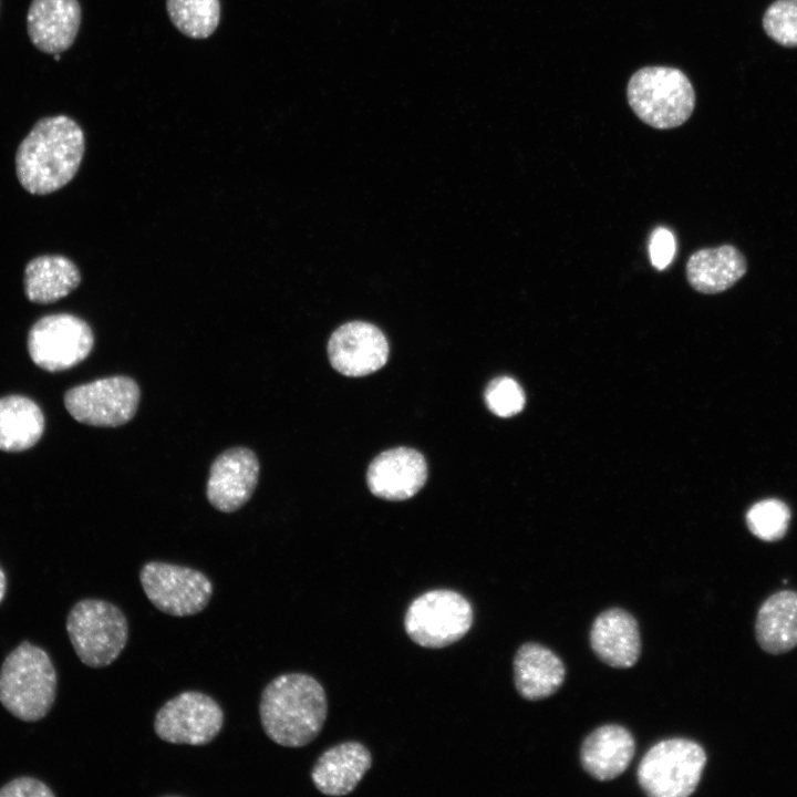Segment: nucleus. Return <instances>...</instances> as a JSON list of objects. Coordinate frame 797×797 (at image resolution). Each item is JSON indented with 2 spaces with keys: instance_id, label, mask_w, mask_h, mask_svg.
<instances>
[{
  "instance_id": "obj_1",
  "label": "nucleus",
  "mask_w": 797,
  "mask_h": 797,
  "mask_svg": "<svg viewBox=\"0 0 797 797\" xmlns=\"http://www.w3.org/2000/svg\"><path fill=\"white\" fill-rule=\"evenodd\" d=\"M85 149L80 125L66 115L39 120L15 154L17 176L34 195H46L65 186L79 170Z\"/></svg>"
},
{
  "instance_id": "obj_2",
  "label": "nucleus",
  "mask_w": 797,
  "mask_h": 797,
  "mask_svg": "<svg viewBox=\"0 0 797 797\" xmlns=\"http://www.w3.org/2000/svg\"><path fill=\"white\" fill-rule=\"evenodd\" d=\"M328 713L323 686L304 673L281 674L263 689L259 702L266 735L283 747H302L321 732Z\"/></svg>"
},
{
  "instance_id": "obj_3",
  "label": "nucleus",
  "mask_w": 797,
  "mask_h": 797,
  "mask_svg": "<svg viewBox=\"0 0 797 797\" xmlns=\"http://www.w3.org/2000/svg\"><path fill=\"white\" fill-rule=\"evenodd\" d=\"M56 683V672L48 653L23 641L2 662L0 703L21 721H39L54 703Z\"/></svg>"
},
{
  "instance_id": "obj_4",
  "label": "nucleus",
  "mask_w": 797,
  "mask_h": 797,
  "mask_svg": "<svg viewBox=\"0 0 797 797\" xmlns=\"http://www.w3.org/2000/svg\"><path fill=\"white\" fill-rule=\"evenodd\" d=\"M628 103L645 124L669 130L681 126L695 107V92L689 77L667 66H645L629 80Z\"/></svg>"
},
{
  "instance_id": "obj_5",
  "label": "nucleus",
  "mask_w": 797,
  "mask_h": 797,
  "mask_svg": "<svg viewBox=\"0 0 797 797\" xmlns=\"http://www.w3.org/2000/svg\"><path fill=\"white\" fill-rule=\"evenodd\" d=\"M66 632L77 658L100 669L113 663L128 640V622L123 611L110 601L83 599L66 618Z\"/></svg>"
},
{
  "instance_id": "obj_6",
  "label": "nucleus",
  "mask_w": 797,
  "mask_h": 797,
  "mask_svg": "<svg viewBox=\"0 0 797 797\" xmlns=\"http://www.w3.org/2000/svg\"><path fill=\"white\" fill-rule=\"evenodd\" d=\"M705 764L706 753L698 743L680 737L664 739L642 757L638 783L651 797H686L695 791Z\"/></svg>"
},
{
  "instance_id": "obj_7",
  "label": "nucleus",
  "mask_w": 797,
  "mask_h": 797,
  "mask_svg": "<svg viewBox=\"0 0 797 797\" xmlns=\"http://www.w3.org/2000/svg\"><path fill=\"white\" fill-rule=\"evenodd\" d=\"M470 602L460 593L437 589L427 591L408 605L404 628L410 639L428 649H441L459 641L472 628Z\"/></svg>"
},
{
  "instance_id": "obj_8",
  "label": "nucleus",
  "mask_w": 797,
  "mask_h": 797,
  "mask_svg": "<svg viewBox=\"0 0 797 797\" xmlns=\"http://www.w3.org/2000/svg\"><path fill=\"white\" fill-rule=\"evenodd\" d=\"M141 398L138 384L130 376L114 375L74 386L64 394V405L80 423L117 427L136 414Z\"/></svg>"
},
{
  "instance_id": "obj_9",
  "label": "nucleus",
  "mask_w": 797,
  "mask_h": 797,
  "mask_svg": "<svg viewBox=\"0 0 797 797\" xmlns=\"http://www.w3.org/2000/svg\"><path fill=\"white\" fill-rule=\"evenodd\" d=\"M139 581L151 603L173 617L201 612L214 592L213 582L201 571L163 561L146 562Z\"/></svg>"
},
{
  "instance_id": "obj_10",
  "label": "nucleus",
  "mask_w": 797,
  "mask_h": 797,
  "mask_svg": "<svg viewBox=\"0 0 797 797\" xmlns=\"http://www.w3.org/2000/svg\"><path fill=\"white\" fill-rule=\"evenodd\" d=\"M94 345L91 327L70 313H55L38 320L28 334L32 361L50 372L71 369L85 360Z\"/></svg>"
},
{
  "instance_id": "obj_11",
  "label": "nucleus",
  "mask_w": 797,
  "mask_h": 797,
  "mask_svg": "<svg viewBox=\"0 0 797 797\" xmlns=\"http://www.w3.org/2000/svg\"><path fill=\"white\" fill-rule=\"evenodd\" d=\"M224 718L221 706L211 696L185 691L157 711L154 731L158 738L170 744L201 746L216 738Z\"/></svg>"
},
{
  "instance_id": "obj_12",
  "label": "nucleus",
  "mask_w": 797,
  "mask_h": 797,
  "mask_svg": "<svg viewBox=\"0 0 797 797\" xmlns=\"http://www.w3.org/2000/svg\"><path fill=\"white\" fill-rule=\"evenodd\" d=\"M332 366L346 376H364L380 370L389 358V343L375 325L352 321L338 328L328 343Z\"/></svg>"
},
{
  "instance_id": "obj_13",
  "label": "nucleus",
  "mask_w": 797,
  "mask_h": 797,
  "mask_svg": "<svg viewBox=\"0 0 797 797\" xmlns=\"http://www.w3.org/2000/svg\"><path fill=\"white\" fill-rule=\"evenodd\" d=\"M259 462L246 447L229 448L213 462L206 486L208 501L216 509L232 513L251 497L258 483Z\"/></svg>"
},
{
  "instance_id": "obj_14",
  "label": "nucleus",
  "mask_w": 797,
  "mask_h": 797,
  "mask_svg": "<svg viewBox=\"0 0 797 797\" xmlns=\"http://www.w3.org/2000/svg\"><path fill=\"white\" fill-rule=\"evenodd\" d=\"M427 466L421 453L396 447L377 455L370 464L366 483L373 495L386 500H404L425 484Z\"/></svg>"
},
{
  "instance_id": "obj_15",
  "label": "nucleus",
  "mask_w": 797,
  "mask_h": 797,
  "mask_svg": "<svg viewBox=\"0 0 797 797\" xmlns=\"http://www.w3.org/2000/svg\"><path fill=\"white\" fill-rule=\"evenodd\" d=\"M80 23L77 0H32L27 14V30L32 44L53 55L73 44Z\"/></svg>"
},
{
  "instance_id": "obj_16",
  "label": "nucleus",
  "mask_w": 797,
  "mask_h": 797,
  "mask_svg": "<svg viewBox=\"0 0 797 797\" xmlns=\"http://www.w3.org/2000/svg\"><path fill=\"white\" fill-rule=\"evenodd\" d=\"M590 644L597 656L608 665L631 667L641 653L638 622L623 609H608L596 618L590 631Z\"/></svg>"
},
{
  "instance_id": "obj_17",
  "label": "nucleus",
  "mask_w": 797,
  "mask_h": 797,
  "mask_svg": "<svg viewBox=\"0 0 797 797\" xmlns=\"http://www.w3.org/2000/svg\"><path fill=\"white\" fill-rule=\"evenodd\" d=\"M372 765L370 751L359 742H345L325 751L311 770L315 788L328 796L352 793Z\"/></svg>"
},
{
  "instance_id": "obj_18",
  "label": "nucleus",
  "mask_w": 797,
  "mask_h": 797,
  "mask_svg": "<svg viewBox=\"0 0 797 797\" xmlns=\"http://www.w3.org/2000/svg\"><path fill=\"white\" fill-rule=\"evenodd\" d=\"M635 753L632 734L623 726L608 724L596 728L583 741L580 760L583 769L598 780L621 775Z\"/></svg>"
},
{
  "instance_id": "obj_19",
  "label": "nucleus",
  "mask_w": 797,
  "mask_h": 797,
  "mask_svg": "<svg viewBox=\"0 0 797 797\" xmlns=\"http://www.w3.org/2000/svg\"><path fill=\"white\" fill-rule=\"evenodd\" d=\"M566 669L550 649L535 642L522 644L514 659V680L518 693L537 701L556 693L562 685Z\"/></svg>"
},
{
  "instance_id": "obj_20",
  "label": "nucleus",
  "mask_w": 797,
  "mask_h": 797,
  "mask_svg": "<svg viewBox=\"0 0 797 797\" xmlns=\"http://www.w3.org/2000/svg\"><path fill=\"white\" fill-rule=\"evenodd\" d=\"M746 260L733 246L695 251L687 260L686 277L693 289L713 294L733 287L746 272Z\"/></svg>"
},
{
  "instance_id": "obj_21",
  "label": "nucleus",
  "mask_w": 797,
  "mask_h": 797,
  "mask_svg": "<svg viewBox=\"0 0 797 797\" xmlns=\"http://www.w3.org/2000/svg\"><path fill=\"white\" fill-rule=\"evenodd\" d=\"M755 634L759 646L772 654H782L797 646L796 591L775 592L762 603Z\"/></svg>"
},
{
  "instance_id": "obj_22",
  "label": "nucleus",
  "mask_w": 797,
  "mask_h": 797,
  "mask_svg": "<svg viewBox=\"0 0 797 797\" xmlns=\"http://www.w3.org/2000/svg\"><path fill=\"white\" fill-rule=\"evenodd\" d=\"M80 270L64 256H40L28 262L24 269L25 296L31 302L52 303L79 287Z\"/></svg>"
},
{
  "instance_id": "obj_23",
  "label": "nucleus",
  "mask_w": 797,
  "mask_h": 797,
  "mask_svg": "<svg viewBox=\"0 0 797 797\" xmlns=\"http://www.w3.org/2000/svg\"><path fill=\"white\" fill-rule=\"evenodd\" d=\"M44 431L39 405L22 395L0 398V449L22 452L34 446Z\"/></svg>"
},
{
  "instance_id": "obj_24",
  "label": "nucleus",
  "mask_w": 797,
  "mask_h": 797,
  "mask_svg": "<svg viewBox=\"0 0 797 797\" xmlns=\"http://www.w3.org/2000/svg\"><path fill=\"white\" fill-rule=\"evenodd\" d=\"M166 6L173 24L189 38H208L219 23V0H167Z\"/></svg>"
},
{
  "instance_id": "obj_25",
  "label": "nucleus",
  "mask_w": 797,
  "mask_h": 797,
  "mask_svg": "<svg viewBox=\"0 0 797 797\" xmlns=\"http://www.w3.org/2000/svg\"><path fill=\"white\" fill-rule=\"evenodd\" d=\"M789 509L778 499H765L753 505L746 515L753 535L765 541L780 539L788 527Z\"/></svg>"
},
{
  "instance_id": "obj_26",
  "label": "nucleus",
  "mask_w": 797,
  "mask_h": 797,
  "mask_svg": "<svg viewBox=\"0 0 797 797\" xmlns=\"http://www.w3.org/2000/svg\"><path fill=\"white\" fill-rule=\"evenodd\" d=\"M763 28L776 43L797 46V0H776L764 13Z\"/></svg>"
},
{
  "instance_id": "obj_27",
  "label": "nucleus",
  "mask_w": 797,
  "mask_h": 797,
  "mask_svg": "<svg viewBox=\"0 0 797 797\" xmlns=\"http://www.w3.org/2000/svg\"><path fill=\"white\" fill-rule=\"evenodd\" d=\"M485 401L495 415L509 417L519 413L525 404L521 386L511 377L494 379L486 387Z\"/></svg>"
},
{
  "instance_id": "obj_28",
  "label": "nucleus",
  "mask_w": 797,
  "mask_h": 797,
  "mask_svg": "<svg viewBox=\"0 0 797 797\" xmlns=\"http://www.w3.org/2000/svg\"><path fill=\"white\" fill-rule=\"evenodd\" d=\"M676 245L673 234L664 228L654 229L649 244V252L652 265L662 270L666 268L675 253Z\"/></svg>"
},
{
  "instance_id": "obj_29",
  "label": "nucleus",
  "mask_w": 797,
  "mask_h": 797,
  "mask_svg": "<svg viewBox=\"0 0 797 797\" xmlns=\"http://www.w3.org/2000/svg\"><path fill=\"white\" fill-rule=\"evenodd\" d=\"M55 794L43 782L33 777H18L0 788V797H53Z\"/></svg>"
},
{
  "instance_id": "obj_30",
  "label": "nucleus",
  "mask_w": 797,
  "mask_h": 797,
  "mask_svg": "<svg viewBox=\"0 0 797 797\" xmlns=\"http://www.w3.org/2000/svg\"><path fill=\"white\" fill-rule=\"evenodd\" d=\"M7 590V579L3 570L0 568V602L3 600Z\"/></svg>"
}]
</instances>
